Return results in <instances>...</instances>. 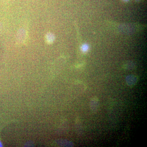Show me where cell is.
<instances>
[{
    "mask_svg": "<svg viewBox=\"0 0 147 147\" xmlns=\"http://www.w3.org/2000/svg\"><path fill=\"white\" fill-rule=\"evenodd\" d=\"M26 32L24 29H21L18 31L17 38L18 42L22 43L26 39Z\"/></svg>",
    "mask_w": 147,
    "mask_h": 147,
    "instance_id": "obj_1",
    "label": "cell"
},
{
    "mask_svg": "<svg viewBox=\"0 0 147 147\" xmlns=\"http://www.w3.org/2000/svg\"><path fill=\"white\" fill-rule=\"evenodd\" d=\"M55 37L54 34L51 33H47L45 37L46 41L48 43H53V41L55 40Z\"/></svg>",
    "mask_w": 147,
    "mask_h": 147,
    "instance_id": "obj_2",
    "label": "cell"
},
{
    "mask_svg": "<svg viewBox=\"0 0 147 147\" xmlns=\"http://www.w3.org/2000/svg\"><path fill=\"white\" fill-rule=\"evenodd\" d=\"M87 47H87V45H86V46H84V47H83V50H86L87 49Z\"/></svg>",
    "mask_w": 147,
    "mask_h": 147,
    "instance_id": "obj_3",
    "label": "cell"
},
{
    "mask_svg": "<svg viewBox=\"0 0 147 147\" xmlns=\"http://www.w3.org/2000/svg\"><path fill=\"white\" fill-rule=\"evenodd\" d=\"M2 144L1 143V142H0V147H2Z\"/></svg>",
    "mask_w": 147,
    "mask_h": 147,
    "instance_id": "obj_4",
    "label": "cell"
},
{
    "mask_svg": "<svg viewBox=\"0 0 147 147\" xmlns=\"http://www.w3.org/2000/svg\"><path fill=\"white\" fill-rule=\"evenodd\" d=\"M0 28H1V25H0Z\"/></svg>",
    "mask_w": 147,
    "mask_h": 147,
    "instance_id": "obj_5",
    "label": "cell"
}]
</instances>
